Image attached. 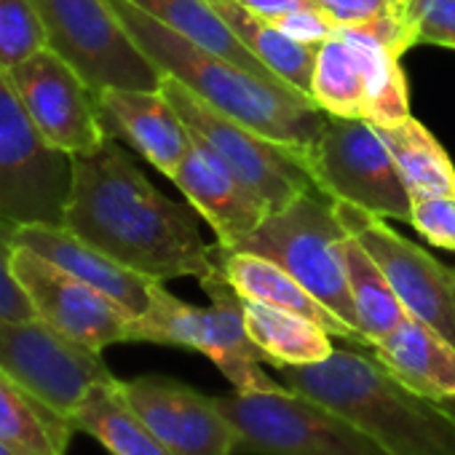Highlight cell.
I'll list each match as a JSON object with an SVG mask.
<instances>
[{"instance_id":"6da1fadb","label":"cell","mask_w":455,"mask_h":455,"mask_svg":"<svg viewBox=\"0 0 455 455\" xmlns=\"http://www.w3.org/2000/svg\"><path fill=\"white\" fill-rule=\"evenodd\" d=\"M65 228L116 263L169 282L217 271L212 247L198 231V212L166 198L116 137L97 150L73 156Z\"/></svg>"},{"instance_id":"7a4b0ae2","label":"cell","mask_w":455,"mask_h":455,"mask_svg":"<svg viewBox=\"0 0 455 455\" xmlns=\"http://www.w3.org/2000/svg\"><path fill=\"white\" fill-rule=\"evenodd\" d=\"M110 9L142 54L164 76L185 84L214 110L290 148L308 150L322 137L327 113L308 94L292 89L290 84L260 78L231 60H222L185 41L129 0H110Z\"/></svg>"},{"instance_id":"3957f363","label":"cell","mask_w":455,"mask_h":455,"mask_svg":"<svg viewBox=\"0 0 455 455\" xmlns=\"http://www.w3.org/2000/svg\"><path fill=\"white\" fill-rule=\"evenodd\" d=\"M282 383L362 428L391 455H455V415L399 383L375 354L335 348L324 362L279 367Z\"/></svg>"},{"instance_id":"277c9868","label":"cell","mask_w":455,"mask_h":455,"mask_svg":"<svg viewBox=\"0 0 455 455\" xmlns=\"http://www.w3.org/2000/svg\"><path fill=\"white\" fill-rule=\"evenodd\" d=\"M201 290L212 300L209 308L182 303L164 287V282H158L150 308L132 319L129 343H156L198 351L234 383V391L242 394L282 388L284 383L274 380L260 367L266 359L247 332L244 300L228 284L222 271L217 268L212 276L201 279Z\"/></svg>"},{"instance_id":"5b68a950","label":"cell","mask_w":455,"mask_h":455,"mask_svg":"<svg viewBox=\"0 0 455 455\" xmlns=\"http://www.w3.org/2000/svg\"><path fill=\"white\" fill-rule=\"evenodd\" d=\"M346 239L348 231L335 214V206L324 204L314 196V190H308L292 204L271 212L250 236H244L231 250L263 255L279 263L322 306H327L338 319L359 332V319L343 260Z\"/></svg>"},{"instance_id":"8992f818","label":"cell","mask_w":455,"mask_h":455,"mask_svg":"<svg viewBox=\"0 0 455 455\" xmlns=\"http://www.w3.org/2000/svg\"><path fill=\"white\" fill-rule=\"evenodd\" d=\"M214 399L236 428V455H391L335 410L287 386Z\"/></svg>"},{"instance_id":"52a82bcc","label":"cell","mask_w":455,"mask_h":455,"mask_svg":"<svg viewBox=\"0 0 455 455\" xmlns=\"http://www.w3.org/2000/svg\"><path fill=\"white\" fill-rule=\"evenodd\" d=\"M73 156L49 145L0 70V222L65 225Z\"/></svg>"},{"instance_id":"ba28073f","label":"cell","mask_w":455,"mask_h":455,"mask_svg":"<svg viewBox=\"0 0 455 455\" xmlns=\"http://www.w3.org/2000/svg\"><path fill=\"white\" fill-rule=\"evenodd\" d=\"M158 89L180 113L188 132L201 140L271 212L316 188L306 169V148L279 145L228 118L172 76H164Z\"/></svg>"},{"instance_id":"9c48e42d","label":"cell","mask_w":455,"mask_h":455,"mask_svg":"<svg viewBox=\"0 0 455 455\" xmlns=\"http://www.w3.org/2000/svg\"><path fill=\"white\" fill-rule=\"evenodd\" d=\"M49 38L62 60H68L94 94L102 89H145L161 86L164 73L142 54L126 33L110 0H33Z\"/></svg>"},{"instance_id":"30bf717a","label":"cell","mask_w":455,"mask_h":455,"mask_svg":"<svg viewBox=\"0 0 455 455\" xmlns=\"http://www.w3.org/2000/svg\"><path fill=\"white\" fill-rule=\"evenodd\" d=\"M306 169L314 185L332 201L410 222L412 196L386 142L367 118H338L327 113L322 137L306 150Z\"/></svg>"},{"instance_id":"8fae6325","label":"cell","mask_w":455,"mask_h":455,"mask_svg":"<svg viewBox=\"0 0 455 455\" xmlns=\"http://www.w3.org/2000/svg\"><path fill=\"white\" fill-rule=\"evenodd\" d=\"M332 206L346 231L383 268L407 316L428 324L455 346V271L399 236L383 217L346 201H332Z\"/></svg>"},{"instance_id":"7c38bea8","label":"cell","mask_w":455,"mask_h":455,"mask_svg":"<svg viewBox=\"0 0 455 455\" xmlns=\"http://www.w3.org/2000/svg\"><path fill=\"white\" fill-rule=\"evenodd\" d=\"M12 268L28 292L38 322L60 338L92 354H102L116 343H129L132 316L100 290L20 244L14 247Z\"/></svg>"},{"instance_id":"4fadbf2b","label":"cell","mask_w":455,"mask_h":455,"mask_svg":"<svg viewBox=\"0 0 455 455\" xmlns=\"http://www.w3.org/2000/svg\"><path fill=\"white\" fill-rule=\"evenodd\" d=\"M6 76L36 129L62 153L84 156L110 137L97 94L54 49H41Z\"/></svg>"},{"instance_id":"5bb4252c","label":"cell","mask_w":455,"mask_h":455,"mask_svg":"<svg viewBox=\"0 0 455 455\" xmlns=\"http://www.w3.org/2000/svg\"><path fill=\"white\" fill-rule=\"evenodd\" d=\"M0 370L68 420L92 383L113 378L102 354L73 346L41 322L9 319H0Z\"/></svg>"},{"instance_id":"9a60e30c","label":"cell","mask_w":455,"mask_h":455,"mask_svg":"<svg viewBox=\"0 0 455 455\" xmlns=\"http://www.w3.org/2000/svg\"><path fill=\"white\" fill-rule=\"evenodd\" d=\"M121 391L172 455H236V428L214 396L161 375L121 380Z\"/></svg>"},{"instance_id":"2e32d148","label":"cell","mask_w":455,"mask_h":455,"mask_svg":"<svg viewBox=\"0 0 455 455\" xmlns=\"http://www.w3.org/2000/svg\"><path fill=\"white\" fill-rule=\"evenodd\" d=\"M174 172L172 182L185 193L188 204L209 222L220 247H236L271 214V209L228 169L201 140Z\"/></svg>"},{"instance_id":"e0dca14e","label":"cell","mask_w":455,"mask_h":455,"mask_svg":"<svg viewBox=\"0 0 455 455\" xmlns=\"http://www.w3.org/2000/svg\"><path fill=\"white\" fill-rule=\"evenodd\" d=\"M110 137H124L169 180L193 148L190 132L161 89H102L97 94Z\"/></svg>"},{"instance_id":"ac0fdd59","label":"cell","mask_w":455,"mask_h":455,"mask_svg":"<svg viewBox=\"0 0 455 455\" xmlns=\"http://www.w3.org/2000/svg\"><path fill=\"white\" fill-rule=\"evenodd\" d=\"M14 244L28 247L54 266L65 268L76 279L86 282L89 287L108 295L113 303H118L132 319L142 316L150 308L156 279H148L105 252L94 250L84 239H78L65 225H25L14 231Z\"/></svg>"},{"instance_id":"d6986e66","label":"cell","mask_w":455,"mask_h":455,"mask_svg":"<svg viewBox=\"0 0 455 455\" xmlns=\"http://www.w3.org/2000/svg\"><path fill=\"white\" fill-rule=\"evenodd\" d=\"M212 255H214L217 268L222 271L228 284L236 290L239 298L266 303V306H274V308H282V311L300 314V316L316 322L319 327H324L332 338H343L348 343H356V346L367 348V340L356 330H351L327 306H322L279 263H274V260H268L263 255H252V252L225 250L220 244L212 247Z\"/></svg>"},{"instance_id":"ffe728a7","label":"cell","mask_w":455,"mask_h":455,"mask_svg":"<svg viewBox=\"0 0 455 455\" xmlns=\"http://www.w3.org/2000/svg\"><path fill=\"white\" fill-rule=\"evenodd\" d=\"M370 351L410 391L434 402L455 396V346L428 324L404 316V322L372 343Z\"/></svg>"},{"instance_id":"44dd1931","label":"cell","mask_w":455,"mask_h":455,"mask_svg":"<svg viewBox=\"0 0 455 455\" xmlns=\"http://www.w3.org/2000/svg\"><path fill=\"white\" fill-rule=\"evenodd\" d=\"M76 431L94 436L110 455H172L121 391V380L92 383L70 415Z\"/></svg>"},{"instance_id":"7402d4cb","label":"cell","mask_w":455,"mask_h":455,"mask_svg":"<svg viewBox=\"0 0 455 455\" xmlns=\"http://www.w3.org/2000/svg\"><path fill=\"white\" fill-rule=\"evenodd\" d=\"M129 4H134L140 12H145L153 20H158L161 25H166L177 36H182L185 41L217 54L222 60H231L234 65H239L260 78L284 84L242 44V38L231 28H228V22L212 6V0H129Z\"/></svg>"},{"instance_id":"603a6c76","label":"cell","mask_w":455,"mask_h":455,"mask_svg":"<svg viewBox=\"0 0 455 455\" xmlns=\"http://www.w3.org/2000/svg\"><path fill=\"white\" fill-rule=\"evenodd\" d=\"M212 6L228 22L242 44L284 84L311 97L314 84V65L316 49L292 41L276 22L258 17L255 12L244 9L239 0H212Z\"/></svg>"},{"instance_id":"cb8c5ba5","label":"cell","mask_w":455,"mask_h":455,"mask_svg":"<svg viewBox=\"0 0 455 455\" xmlns=\"http://www.w3.org/2000/svg\"><path fill=\"white\" fill-rule=\"evenodd\" d=\"M244 300V298H242ZM244 322L255 346L271 367H300L324 362L335 346L332 335L316 322L266 303L244 300Z\"/></svg>"},{"instance_id":"d4e9b609","label":"cell","mask_w":455,"mask_h":455,"mask_svg":"<svg viewBox=\"0 0 455 455\" xmlns=\"http://www.w3.org/2000/svg\"><path fill=\"white\" fill-rule=\"evenodd\" d=\"M73 423L0 370V442L17 455H65Z\"/></svg>"},{"instance_id":"484cf974","label":"cell","mask_w":455,"mask_h":455,"mask_svg":"<svg viewBox=\"0 0 455 455\" xmlns=\"http://www.w3.org/2000/svg\"><path fill=\"white\" fill-rule=\"evenodd\" d=\"M378 134L386 142L412 198L455 193V166L439 140L420 121L410 116L396 126L378 129Z\"/></svg>"},{"instance_id":"4316f807","label":"cell","mask_w":455,"mask_h":455,"mask_svg":"<svg viewBox=\"0 0 455 455\" xmlns=\"http://www.w3.org/2000/svg\"><path fill=\"white\" fill-rule=\"evenodd\" d=\"M343 260H346V276L359 319V332L372 348V343H378L404 322L407 311L402 308L383 268L351 234L343 242Z\"/></svg>"},{"instance_id":"83f0119b","label":"cell","mask_w":455,"mask_h":455,"mask_svg":"<svg viewBox=\"0 0 455 455\" xmlns=\"http://www.w3.org/2000/svg\"><path fill=\"white\" fill-rule=\"evenodd\" d=\"M338 36L351 44L362 62L364 86H367V121L378 129L396 126L410 118V94L407 78L399 68V57H394L386 46L372 41L364 33L351 28H338Z\"/></svg>"},{"instance_id":"f1b7e54d","label":"cell","mask_w":455,"mask_h":455,"mask_svg":"<svg viewBox=\"0 0 455 455\" xmlns=\"http://www.w3.org/2000/svg\"><path fill=\"white\" fill-rule=\"evenodd\" d=\"M311 100L324 113L338 118L367 116V86L362 62L346 38L335 36L316 49Z\"/></svg>"},{"instance_id":"f546056e","label":"cell","mask_w":455,"mask_h":455,"mask_svg":"<svg viewBox=\"0 0 455 455\" xmlns=\"http://www.w3.org/2000/svg\"><path fill=\"white\" fill-rule=\"evenodd\" d=\"M49 46L33 0H0V70L9 73Z\"/></svg>"},{"instance_id":"4dcf8cb0","label":"cell","mask_w":455,"mask_h":455,"mask_svg":"<svg viewBox=\"0 0 455 455\" xmlns=\"http://www.w3.org/2000/svg\"><path fill=\"white\" fill-rule=\"evenodd\" d=\"M410 225L434 247L455 252V193L412 198Z\"/></svg>"},{"instance_id":"1f68e13d","label":"cell","mask_w":455,"mask_h":455,"mask_svg":"<svg viewBox=\"0 0 455 455\" xmlns=\"http://www.w3.org/2000/svg\"><path fill=\"white\" fill-rule=\"evenodd\" d=\"M418 44L455 49V0H404Z\"/></svg>"},{"instance_id":"d6a6232c","label":"cell","mask_w":455,"mask_h":455,"mask_svg":"<svg viewBox=\"0 0 455 455\" xmlns=\"http://www.w3.org/2000/svg\"><path fill=\"white\" fill-rule=\"evenodd\" d=\"M14 228L0 222V319L9 322H38V314L28 298V292L22 290V284L14 276L12 268V258H14Z\"/></svg>"},{"instance_id":"836d02e7","label":"cell","mask_w":455,"mask_h":455,"mask_svg":"<svg viewBox=\"0 0 455 455\" xmlns=\"http://www.w3.org/2000/svg\"><path fill=\"white\" fill-rule=\"evenodd\" d=\"M348 28L356 30V33L370 36L372 41H378L380 46H386V49H388L394 57H399V60H402L404 52H410V49L418 44L415 28H412V22H410V17H407L404 6H396V9H391V12H383V14H378V17H372V20H367V22L348 25Z\"/></svg>"},{"instance_id":"e575fe53","label":"cell","mask_w":455,"mask_h":455,"mask_svg":"<svg viewBox=\"0 0 455 455\" xmlns=\"http://www.w3.org/2000/svg\"><path fill=\"white\" fill-rule=\"evenodd\" d=\"M276 25H279L292 41L306 44V46H314V49H319L322 44H327L330 38L338 36V25L332 22L330 14H324L319 6L292 12V14L282 17Z\"/></svg>"},{"instance_id":"d590c367","label":"cell","mask_w":455,"mask_h":455,"mask_svg":"<svg viewBox=\"0 0 455 455\" xmlns=\"http://www.w3.org/2000/svg\"><path fill=\"white\" fill-rule=\"evenodd\" d=\"M316 6L324 14H330L338 28H348L367 22L396 6H404V0H316Z\"/></svg>"},{"instance_id":"8d00e7d4","label":"cell","mask_w":455,"mask_h":455,"mask_svg":"<svg viewBox=\"0 0 455 455\" xmlns=\"http://www.w3.org/2000/svg\"><path fill=\"white\" fill-rule=\"evenodd\" d=\"M239 4L250 12H255L263 20L279 22L282 17L300 12V9H311L316 6V0H239Z\"/></svg>"},{"instance_id":"74e56055","label":"cell","mask_w":455,"mask_h":455,"mask_svg":"<svg viewBox=\"0 0 455 455\" xmlns=\"http://www.w3.org/2000/svg\"><path fill=\"white\" fill-rule=\"evenodd\" d=\"M442 404H444V407H447V410H450V412L455 415V396H452V399H444Z\"/></svg>"},{"instance_id":"f35d334b","label":"cell","mask_w":455,"mask_h":455,"mask_svg":"<svg viewBox=\"0 0 455 455\" xmlns=\"http://www.w3.org/2000/svg\"><path fill=\"white\" fill-rule=\"evenodd\" d=\"M0 455H17V452H14V450H9L4 442H0Z\"/></svg>"}]
</instances>
